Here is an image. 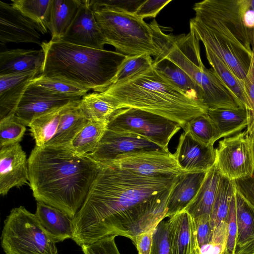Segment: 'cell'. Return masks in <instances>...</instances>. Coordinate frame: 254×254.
Instances as JSON below:
<instances>
[{"instance_id":"1","label":"cell","mask_w":254,"mask_h":254,"mask_svg":"<svg viewBox=\"0 0 254 254\" xmlns=\"http://www.w3.org/2000/svg\"><path fill=\"white\" fill-rule=\"evenodd\" d=\"M101 166L73 219L71 239L81 247L118 236L134 244L137 236L165 218L168 197L179 177H147L112 164Z\"/></svg>"},{"instance_id":"2","label":"cell","mask_w":254,"mask_h":254,"mask_svg":"<svg viewBox=\"0 0 254 254\" xmlns=\"http://www.w3.org/2000/svg\"><path fill=\"white\" fill-rule=\"evenodd\" d=\"M29 186L37 201L73 219L101 166L68 147L35 145L28 159Z\"/></svg>"},{"instance_id":"3","label":"cell","mask_w":254,"mask_h":254,"mask_svg":"<svg viewBox=\"0 0 254 254\" xmlns=\"http://www.w3.org/2000/svg\"><path fill=\"white\" fill-rule=\"evenodd\" d=\"M118 110L132 108L151 112L179 124L207 114V108L175 86L152 68L101 93Z\"/></svg>"},{"instance_id":"4","label":"cell","mask_w":254,"mask_h":254,"mask_svg":"<svg viewBox=\"0 0 254 254\" xmlns=\"http://www.w3.org/2000/svg\"><path fill=\"white\" fill-rule=\"evenodd\" d=\"M41 75L60 79L102 93L112 85L127 56L63 41L42 42Z\"/></svg>"},{"instance_id":"5","label":"cell","mask_w":254,"mask_h":254,"mask_svg":"<svg viewBox=\"0 0 254 254\" xmlns=\"http://www.w3.org/2000/svg\"><path fill=\"white\" fill-rule=\"evenodd\" d=\"M92 8L108 44L125 56L147 54L162 58L175 41V36L164 33L155 20L147 23L134 14Z\"/></svg>"},{"instance_id":"6","label":"cell","mask_w":254,"mask_h":254,"mask_svg":"<svg viewBox=\"0 0 254 254\" xmlns=\"http://www.w3.org/2000/svg\"><path fill=\"white\" fill-rule=\"evenodd\" d=\"M199 42L194 28L190 25L188 34L175 36L172 46L163 58L183 69L202 89L203 103L213 106L225 99L228 89L212 68L208 69L204 65L200 57Z\"/></svg>"},{"instance_id":"7","label":"cell","mask_w":254,"mask_h":254,"mask_svg":"<svg viewBox=\"0 0 254 254\" xmlns=\"http://www.w3.org/2000/svg\"><path fill=\"white\" fill-rule=\"evenodd\" d=\"M1 245L6 254H58L35 214L22 206L13 208L5 220Z\"/></svg>"},{"instance_id":"8","label":"cell","mask_w":254,"mask_h":254,"mask_svg":"<svg viewBox=\"0 0 254 254\" xmlns=\"http://www.w3.org/2000/svg\"><path fill=\"white\" fill-rule=\"evenodd\" d=\"M200 41L223 60L240 79L244 80L249 69L253 52L248 50L219 19L203 14L190 21Z\"/></svg>"},{"instance_id":"9","label":"cell","mask_w":254,"mask_h":254,"mask_svg":"<svg viewBox=\"0 0 254 254\" xmlns=\"http://www.w3.org/2000/svg\"><path fill=\"white\" fill-rule=\"evenodd\" d=\"M181 128L177 123L160 115L126 108L118 109L112 114L107 128L140 135L169 152V143Z\"/></svg>"},{"instance_id":"10","label":"cell","mask_w":254,"mask_h":254,"mask_svg":"<svg viewBox=\"0 0 254 254\" xmlns=\"http://www.w3.org/2000/svg\"><path fill=\"white\" fill-rule=\"evenodd\" d=\"M194 6L221 21L249 51L254 49V0H204Z\"/></svg>"},{"instance_id":"11","label":"cell","mask_w":254,"mask_h":254,"mask_svg":"<svg viewBox=\"0 0 254 254\" xmlns=\"http://www.w3.org/2000/svg\"><path fill=\"white\" fill-rule=\"evenodd\" d=\"M215 165L220 174L235 181L254 173V133L246 130L223 138L215 148Z\"/></svg>"},{"instance_id":"12","label":"cell","mask_w":254,"mask_h":254,"mask_svg":"<svg viewBox=\"0 0 254 254\" xmlns=\"http://www.w3.org/2000/svg\"><path fill=\"white\" fill-rule=\"evenodd\" d=\"M110 164L147 177L176 178L185 173L179 166L174 154L170 151H152L124 154Z\"/></svg>"},{"instance_id":"13","label":"cell","mask_w":254,"mask_h":254,"mask_svg":"<svg viewBox=\"0 0 254 254\" xmlns=\"http://www.w3.org/2000/svg\"><path fill=\"white\" fill-rule=\"evenodd\" d=\"M152 151H166L140 135L107 128L96 150L88 156L103 165L112 163L124 154Z\"/></svg>"},{"instance_id":"14","label":"cell","mask_w":254,"mask_h":254,"mask_svg":"<svg viewBox=\"0 0 254 254\" xmlns=\"http://www.w3.org/2000/svg\"><path fill=\"white\" fill-rule=\"evenodd\" d=\"M42 43L36 25L11 4L0 1V44Z\"/></svg>"},{"instance_id":"15","label":"cell","mask_w":254,"mask_h":254,"mask_svg":"<svg viewBox=\"0 0 254 254\" xmlns=\"http://www.w3.org/2000/svg\"><path fill=\"white\" fill-rule=\"evenodd\" d=\"M103 50L108 42L96 21L89 0H82L77 14L65 35L59 41Z\"/></svg>"},{"instance_id":"16","label":"cell","mask_w":254,"mask_h":254,"mask_svg":"<svg viewBox=\"0 0 254 254\" xmlns=\"http://www.w3.org/2000/svg\"><path fill=\"white\" fill-rule=\"evenodd\" d=\"M0 193L29 185L28 159L19 143L0 148Z\"/></svg>"},{"instance_id":"17","label":"cell","mask_w":254,"mask_h":254,"mask_svg":"<svg viewBox=\"0 0 254 254\" xmlns=\"http://www.w3.org/2000/svg\"><path fill=\"white\" fill-rule=\"evenodd\" d=\"M174 155L184 172L206 173L215 164V148L201 144L184 131Z\"/></svg>"},{"instance_id":"18","label":"cell","mask_w":254,"mask_h":254,"mask_svg":"<svg viewBox=\"0 0 254 254\" xmlns=\"http://www.w3.org/2000/svg\"><path fill=\"white\" fill-rule=\"evenodd\" d=\"M73 101L75 100L54 97L42 92L31 83L23 95L14 115L26 127L34 119Z\"/></svg>"},{"instance_id":"19","label":"cell","mask_w":254,"mask_h":254,"mask_svg":"<svg viewBox=\"0 0 254 254\" xmlns=\"http://www.w3.org/2000/svg\"><path fill=\"white\" fill-rule=\"evenodd\" d=\"M168 221L170 254H199L194 218L184 210L170 217Z\"/></svg>"},{"instance_id":"20","label":"cell","mask_w":254,"mask_h":254,"mask_svg":"<svg viewBox=\"0 0 254 254\" xmlns=\"http://www.w3.org/2000/svg\"><path fill=\"white\" fill-rule=\"evenodd\" d=\"M206 173H184L179 177L168 197L165 218L186 209L196 195Z\"/></svg>"},{"instance_id":"21","label":"cell","mask_w":254,"mask_h":254,"mask_svg":"<svg viewBox=\"0 0 254 254\" xmlns=\"http://www.w3.org/2000/svg\"><path fill=\"white\" fill-rule=\"evenodd\" d=\"M35 214L43 228L56 243L72 239L74 231L73 219L64 212L37 202Z\"/></svg>"},{"instance_id":"22","label":"cell","mask_w":254,"mask_h":254,"mask_svg":"<svg viewBox=\"0 0 254 254\" xmlns=\"http://www.w3.org/2000/svg\"><path fill=\"white\" fill-rule=\"evenodd\" d=\"M44 58L42 49H14L1 51L0 75L35 70L42 71Z\"/></svg>"},{"instance_id":"23","label":"cell","mask_w":254,"mask_h":254,"mask_svg":"<svg viewBox=\"0 0 254 254\" xmlns=\"http://www.w3.org/2000/svg\"><path fill=\"white\" fill-rule=\"evenodd\" d=\"M80 100L64 107L56 134L46 146L70 147L75 136L89 121L79 109Z\"/></svg>"},{"instance_id":"24","label":"cell","mask_w":254,"mask_h":254,"mask_svg":"<svg viewBox=\"0 0 254 254\" xmlns=\"http://www.w3.org/2000/svg\"><path fill=\"white\" fill-rule=\"evenodd\" d=\"M222 177L214 164L206 173L196 195L184 210L193 218L210 216Z\"/></svg>"},{"instance_id":"25","label":"cell","mask_w":254,"mask_h":254,"mask_svg":"<svg viewBox=\"0 0 254 254\" xmlns=\"http://www.w3.org/2000/svg\"><path fill=\"white\" fill-rule=\"evenodd\" d=\"M82 0H52L48 29L51 34V40H60L66 33L74 21Z\"/></svg>"},{"instance_id":"26","label":"cell","mask_w":254,"mask_h":254,"mask_svg":"<svg viewBox=\"0 0 254 254\" xmlns=\"http://www.w3.org/2000/svg\"><path fill=\"white\" fill-rule=\"evenodd\" d=\"M153 67L184 93L203 104L202 89L174 63L165 58L155 59L153 60Z\"/></svg>"},{"instance_id":"27","label":"cell","mask_w":254,"mask_h":254,"mask_svg":"<svg viewBox=\"0 0 254 254\" xmlns=\"http://www.w3.org/2000/svg\"><path fill=\"white\" fill-rule=\"evenodd\" d=\"M207 115L219 132L221 138L229 137L247 128L248 112L246 109H209Z\"/></svg>"},{"instance_id":"28","label":"cell","mask_w":254,"mask_h":254,"mask_svg":"<svg viewBox=\"0 0 254 254\" xmlns=\"http://www.w3.org/2000/svg\"><path fill=\"white\" fill-rule=\"evenodd\" d=\"M108 123L107 121H89L75 136L70 148L80 155L92 154L107 129Z\"/></svg>"},{"instance_id":"29","label":"cell","mask_w":254,"mask_h":254,"mask_svg":"<svg viewBox=\"0 0 254 254\" xmlns=\"http://www.w3.org/2000/svg\"><path fill=\"white\" fill-rule=\"evenodd\" d=\"M31 83L42 92L52 96L80 100L90 90L71 82L40 75Z\"/></svg>"},{"instance_id":"30","label":"cell","mask_w":254,"mask_h":254,"mask_svg":"<svg viewBox=\"0 0 254 254\" xmlns=\"http://www.w3.org/2000/svg\"><path fill=\"white\" fill-rule=\"evenodd\" d=\"M64 106L39 116L31 122L28 127L36 146L45 147L54 137Z\"/></svg>"},{"instance_id":"31","label":"cell","mask_w":254,"mask_h":254,"mask_svg":"<svg viewBox=\"0 0 254 254\" xmlns=\"http://www.w3.org/2000/svg\"><path fill=\"white\" fill-rule=\"evenodd\" d=\"M205 51L212 68L246 109L247 100L243 80L238 78L228 65L209 49L205 48Z\"/></svg>"},{"instance_id":"32","label":"cell","mask_w":254,"mask_h":254,"mask_svg":"<svg viewBox=\"0 0 254 254\" xmlns=\"http://www.w3.org/2000/svg\"><path fill=\"white\" fill-rule=\"evenodd\" d=\"M78 108L83 116L88 121H108L117 110L101 93L95 92L87 93L82 96Z\"/></svg>"},{"instance_id":"33","label":"cell","mask_w":254,"mask_h":254,"mask_svg":"<svg viewBox=\"0 0 254 254\" xmlns=\"http://www.w3.org/2000/svg\"><path fill=\"white\" fill-rule=\"evenodd\" d=\"M52 0H12L11 4L37 26L39 32H47Z\"/></svg>"},{"instance_id":"34","label":"cell","mask_w":254,"mask_h":254,"mask_svg":"<svg viewBox=\"0 0 254 254\" xmlns=\"http://www.w3.org/2000/svg\"><path fill=\"white\" fill-rule=\"evenodd\" d=\"M183 129L196 140L206 146H214L215 142L221 138L219 132L207 114L191 119Z\"/></svg>"},{"instance_id":"35","label":"cell","mask_w":254,"mask_h":254,"mask_svg":"<svg viewBox=\"0 0 254 254\" xmlns=\"http://www.w3.org/2000/svg\"><path fill=\"white\" fill-rule=\"evenodd\" d=\"M235 189L234 182L222 176L210 215L214 230L222 222L227 220Z\"/></svg>"},{"instance_id":"36","label":"cell","mask_w":254,"mask_h":254,"mask_svg":"<svg viewBox=\"0 0 254 254\" xmlns=\"http://www.w3.org/2000/svg\"><path fill=\"white\" fill-rule=\"evenodd\" d=\"M234 197L238 224L237 245H242L253 235L254 212L236 187Z\"/></svg>"},{"instance_id":"37","label":"cell","mask_w":254,"mask_h":254,"mask_svg":"<svg viewBox=\"0 0 254 254\" xmlns=\"http://www.w3.org/2000/svg\"><path fill=\"white\" fill-rule=\"evenodd\" d=\"M153 63V60L149 55L127 56L118 69L113 84L124 82L152 68Z\"/></svg>"},{"instance_id":"38","label":"cell","mask_w":254,"mask_h":254,"mask_svg":"<svg viewBox=\"0 0 254 254\" xmlns=\"http://www.w3.org/2000/svg\"><path fill=\"white\" fill-rule=\"evenodd\" d=\"M26 126L14 115L0 120V148L20 143Z\"/></svg>"},{"instance_id":"39","label":"cell","mask_w":254,"mask_h":254,"mask_svg":"<svg viewBox=\"0 0 254 254\" xmlns=\"http://www.w3.org/2000/svg\"><path fill=\"white\" fill-rule=\"evenodd\" d=\"M32 80L24 81L0 93V120L14 114L23 95Z\"/></svg>"},{"instance_id":"40","label":"cell","mask_w":254,"mask_h":254,"mask_svg":"<svg viewBox=\"0 0 254 254\" xmlns=\"http://www.w3.org/2000/svg\"><path fill=\"white\" fill-rule=\"evenodd\" d=\"M228 235L226 220L214 229L211 241L200 247L199 254H223L227 249Z\"/></svg>"},{"instance_id":"41","label":"cell","mask_w":254,"mask_h":254,"mask_svg":"<svg viewBox=\"0 0 254 254\" xmlns=\"http://www.w3.org/2000/svg\"><path fill=\"white\" fill-rule=\"evenodd\" d=\"M171 236L168 220L161 221L154 229L151 254H170Z\"/></svg>"},{"instance_id":"42","label":"cell","mask_w":254,"mask_h":254,"mask_svg":"<svg viewBox=\"0 0 254 254\" xmlns=\"http://www.w3.org/2000/svg\"><path fill=\"white\" fill-rule=\"evenodd\" d=\"M145 0H89L92 7L109 9L134 14Z\"/></svg>"},{"instance_id":"43","label":"cell","mask_w":254,"mask_h":254,"mask_svg":"<svg viewBox=\"0 0 254 254\" xmlns=\"http://www.w3.org/2000/svg\"><path fill=\"white\" fill-rule=\"evenodd\" d=\"M42 73L41 70L0 75V93L24 81L33 79Z\"/></svg>"},{"instance_id":"44","label":"cell","mask_w":254,"mask_h":254,"mask_svg":"<svg viewBox=\"0 0 254 254\" xmlns=\"http://www.w3.org/2000/svg\"><path fill=\"white\" fill-rule=\"evenodd\" d=\"M115 238L106 237L81 248L84 254H120Z\"/></svg>"},{"instance_id":"45","label":"cell","mask_w":254,"mask_h":254,"mask_svg":"<svg viewBox=\"0 0 254 254\" xmlns=\"http://www.w3.org/2000/svg\"><path fill=\"white\" fill-rule=\"evenodd\" d=\"M227 220L228 235L226 252L228 254H234L237 246L238 235V224L234 194L230 202Z\"/></svg>"},{"instance_id":"46","label":"cell","mask_w":254,"mask_h":254,"mask_svg":"<svg viewBox=\"0 0 254 254\" xmlns=\"http://www.w3.org/2000/svg\"><path fill=\"white\" fill-rule=\"evenodd\" d=\"M194 220L197 241L200 247L211 241L214 229L209 215H201L194 218Z\"/></svg>"},{"instance_id":"47","label":"cell","mask_w":254,"mask_h":254,"mask_svg":"<svg viewBox=\"0 0 254 254\" xmlns=\"http://www.w3.org/2000/svg\"><path fill=\"white\" fill-rule=\"evenodd\" d=\"M171 1V0H145L134 14L142 19L154 18Z\"/></svg>"},{"instance_id":"48","label":"cell","mask_w":254,"mask_h":254,"mask_svg":"<svg viewBox=\"0 0 254 254\" xmlns=\"http://www.w3.org/2000/svg\"><path fill=\"white\" fill-rule=\"evenodd\" d=\"M234 182L236 188L254 212V173L251 177Z\"/></svg>"},{"instance_id":"49","label":"cell","mask_w":254,"mask_h":254,"mask_svg":"<svg viewBox=\"0 0 254 254\" xmlns=\"http://www.w3.org/2000/svg\"><path fill=\"white\" fill-rule=\"evenodd\" d=\"M155 228L142 233L136 237L134 244L138 254H151L152 235Z\"/></svg>"},{"instance_id":"50","label":"cell","mask_w":254,"mask_h":254,"mask_svg":"<svg viewBox=\"0 0 254 254\" xmlns=\"http://www.w3.org/2000/svg\"><path fill=\"white\" fill-rule=\"evenodd\" d=\"M251 254H254V251Z\"/></svg>"}]
</instances>
